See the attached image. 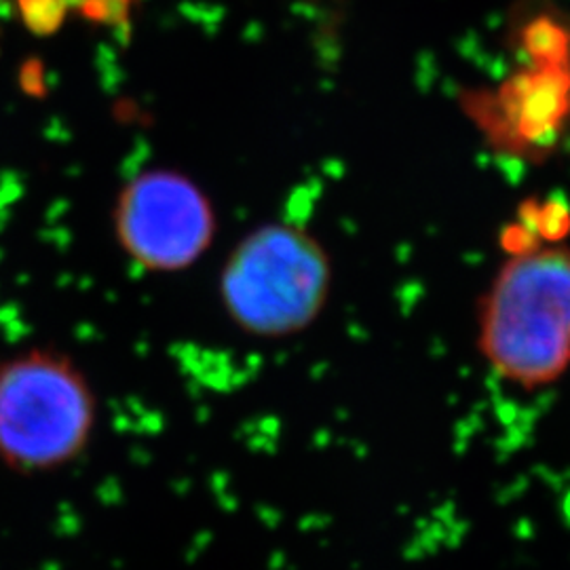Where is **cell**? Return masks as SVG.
Instances as JSON below:
<instances>
[{"label":"cell","mask_w":570,"mask_h":570,"mask_svg":"<svg viewBox=\"0 0 570 570\" xmlns=\"http://www.w3.org/2000/svg\"><path fill=\"white\" fill-rule=\"evenodd\" d=\"M112 230L131 265L150 275H178L212 249L218 216L204 188L188 176L148 169L122 186Z\"/></svg>","instance_id":"277c9868"},{"label":"cell","mask_w":570,"mask_h":570,"mask_svg":"<svg viewBox=\"0 0 570 570\" xmlns=\"http://www.w3.org/2000/svg\"><path fill=\"white\" fill-rule=\"evenodd\" d=\"M20 7L26 23L37 35H53L68 11L66 0H20Z\"/></svg>","instance_id":"52a82bcc"},{"label":"cell","mask_w":570,"mask_h":570,"mask_svg":"<svg viewBox=\"0 0 570 570\" xmlns=\"http://www.w3.org/2000/svg\"><path fill=\"white\" fill-rule=\"evenodd\" d=\"M100 400L63 348L30 345L0 357V468L20 478L75 465L94 442Z\"/></svg>","instance_id":"7a4b0ae2"},{"label":"cell","mask_w":570,"mask_h":570,"mask_svg":"<svg viewBox=\"0 0 570 570\" xmlns=\"http://www.w3.org/2000/svg\"><path fill=\"white\" fill-rule=\"evenodd\" d=\"M520 42L534 68L570 66V26L562 18L537 16L524 26Z\"/></svg>","instance_id":"8992f818"},{"label":"cell","mask_w":570,"mask_h":570,"mask_svg":"<svg viewBox=\"0 0 570 570\" xmlns=\"http://www.w3.org/2000/svg\"><path fill=\"white\" fill-rule=\"evenodd\" d=\"M334 285V266L305 226L266 223L230 247L218 301L230 326L256 341H284L315 326Z\"/></svg>","instance_id":"3957f363"},{"label":"cell","mask_w":570,"mask_h":570,"mask_svg":"<svg viewBox=\"0 0 570 570\" xmlns=\"http://www.w3.org/2000/svg\"><path fill=\"white\" fill-rule=\"evenodd\" d=\"M468 110L499 153L543 159L570 117V66L534 68L511 77L497 94H473Z\"/></svg>","instance_id":"5b68a950"},{"label":"cell","mask_w":570,"mask_h":570,"mask_svg":"<svg viewBox=\"0 0 570 570\" xmlns=\"http://www.w3.org/2000/svg\"><path fill=\"white\" fill-rule=\"evenodd\" d=\"M134 0H79V9L87 20L104 26H121L129 18Z\"/></svg>","instance_id":"ba28073f"},{"label":"cell","mask_w":570,"mask_h":570,"mask_svg":"<svg viewBox=\"0 0 570 570\" xmlns=\"http://www.w3.org/2000/svg\"><path fill=\"white\" fill-rule=\"evenodd\" d=\"M478 351L499 379L527 391L569 372L570 247L511 252L480 298Z\"/></svg>","instance_id":"6da1fadb"}]
</instances>
